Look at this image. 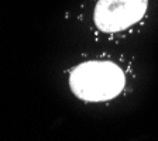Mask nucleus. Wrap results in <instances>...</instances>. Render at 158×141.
<instances>
[{"instance_id":"nucleus-1","label":"nucleus","mask_w":158,"mask_h":141,"mask_svg":"<svg viewBox=\"0 0 158 141\" xmlns=\"http://www.w3.org/2000/svg\"><path fill=\"white\" fill-rule=\"evenodd\" d=\"M69 83L78 97L89 102H100L120 93L124 86V75L113 62L90 61L73 69Z\"/></svg>"},{"instance_id":"nucleus-2","label":"nucleus","mask_w":158,"mask_h":141,"mask_svg":"<svg viewBox=\"0 0 158 141\" xmlns=\"http://www.w3.org/2000/svg\"><path fill=\"white\" fill-rule=\"evenodd\" d=\"M148 0H99L95 23L105 33L120 31L144 16Z\"/></svg>"}]
</instances>
